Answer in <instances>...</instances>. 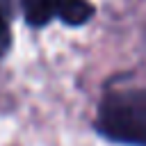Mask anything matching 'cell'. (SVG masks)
Instances as JSON below:
<instances>
[{"mask_svg": "<svg viewBox=\"0 0 146 146\" xmlns=\"http://www.w3.org/2000/svg\"><path fill=\"white\" fill-rule=\"evenodd\" d=\"M94 125L110 141L146 146V87L107 91L98 103Z\"/></svg>", "mask_w": 146, "mask_h": 146, "instance_id": "obj_1", "label": "cell"}, {"mask_svg": "<svg viewBox=\"0 0 146 146\" xmlns=\"http://www.w3.org/2000/svg\"><path fill=\"white\" fill-rule=\"evenodd\" d=\"M21 9L32 27H43L52 18L66 25H84L96 11L87 0H21Z\"/></svg>", "mask_w": 146, "mask_h": 146, "instance_id": "obj_2", "label": "cell"}, {"mask_svg": "<svg viewBox=\"0 0 146 146\" xmlns=\"http://www.w3.org/2000/svg\"><path fill=\"white\" fill-rule=\"evenodd\" d=\"M11 11H14V0H0V57L11 46V30H9Z\"/></svg>", "mask_w": 146, "mask_h": 146, "instance_id": "obj_3", "label": "cell"}]
</instances>
